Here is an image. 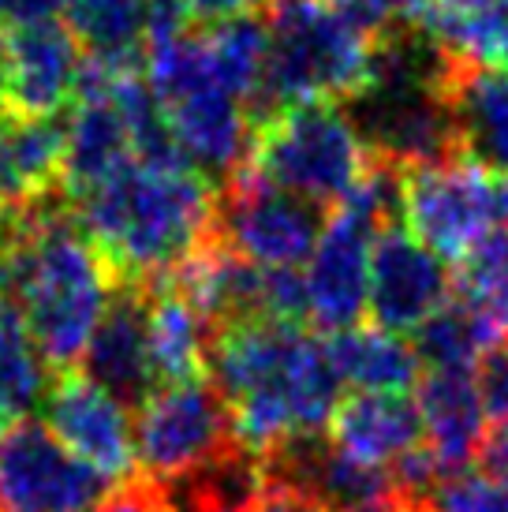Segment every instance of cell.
Masks as SVG:
<instances>
[{"label":"cell","instance_id":"6da1fadb","mask_svg":"<svg viewBox=\"0 0 508 512\" xmlns=\"http://www.w3.org/2000/svg\"><path fill=\"white\" fill-rule=\"evenodd\" d=\"M206 370L228 404L232 438L254 456L288 438L325 434L340 404L325 341L292 322L251 318L213 329Z\"/></svg>","mask_w":508,"mask_h":512},{"label":"cell","instance_id":"7a4b0ae2","mask_svg":"<svg viewBox=\"0 0 508 512\" xmlns=\"http://www.w3.org/2000/svg\"><path fill=\"white\" fill-rule=\"evenodd\" d=\"M71 199V217L116 285H154L217 228V195L195 165L127 161Z\"/></svg>","mask_w":508,"mask_h":512},{"label":"cell","instance_id":"3957f363","mask_svg":"<svg viewBox=\"0 0 508 512\" xmlns=\"http://www.w3.org/2000/svg\"><path fill=\"white\" fill-rule=\"evenodd\" d=\"M0 292L23 314L49 367L83 359L116 277L101 262L68 210H42L0 221Z\"/></svg>","mask_w":508,"mask_h":512},{"label":"cell","instance_id":"277c9868","mask_svg":"<svg viewBox=\"0 0 508 512\" xmlns=\"http://www.w3.org/2000/svg\"><path fill=\"white\" fill-rule=\"evenodd\" d=\"M146 86L187 161L225 184L247 161L251 113L217 72L206 34L187 27L154 34L146 42Z\"/></svg>","mask_w":508,"mask_h":512},{"label":"cell","instance_id":"5b68a950","mask_svg":"<svg viewBox=\"0 0 508 512\" xmlns=\"http://www.w3.org/2000/svg\"><path fill=\"white\" fill-rule=\"evenodd\" d=\"M266 34V83L251 128L284 105L348 101L367 86L374 42L344 8L277 0Z\"/></svg>","mask_w":508,"mask_h":512},{"label":"cell","instance_id":"8992f818","mask_svg":"<svg viewBox=\"0 0 508 512\" xmlns=\"http://www.w3.org/2000/svg\"><path fill=\"white\" fill-rule=\"evenodd\" d=\"M370 165L374 157L340 101H299L254 124L240 169L329 210L367 180Z\"/></svg>","mask_w":508,"mask_h":512},{"label":"cell","instance_id":"52a82bcc","mask_svg":"<svg viewBox=\"0 0 508 512\" xmlns=\"http://www.w3.org/2000/svg\"><path fill=\"white\" fill-rule=\"evenodd\" d=\"M400 225L438 258H460L497 225H508V172L467 161L400 169Z\"/></svg>","mask_w":508,"mask_h":512},{"label":"cell","instance_id":"ba28073f","mask_svg":"<svg viewBox=\"0 0 508 512\" xmlns=\"http://www.w3.org/2000/svg\"><path fill=\"white\" fill-rule=\"evenodd\" d=\"M232 445V415L210 378L161 385L139 408L135 464L157 486H169L206 468Z\"/></svg>","mask_w":508,"mask_h":512},{"label":"cell","instance_id":"9c48e42d","mask_svg":"<svg viewBox=\"0 0 508 512\" xmlns=\"http://www.w3.org/2000/svg\"><path fill=\"white\" fill-rule=\"evenodd\" d=\"M325 217L329 214L322 206L262 184L247 169H236L225 180V191L217 195L213 236L254 266L296 270L311 262Z\"/></svg>","mask_w":508,"mask_h":512},{"label":"cell","instance_id":"30bf717a","mask_svg":"<svg viewBox=\"0 0 508 512\" xmlns=\"http://www.w3.org/2000/svg\"><path fill=\"white\" fill-rule=\"evenodd\" d=\"M113 483L34 419L0 434V512H94Z\"/></svg>","mask_w":508,"mask_h":512},{"label":"cell","instance_id":"8fae6325","mask_svg":"<svg viewBox=\"0 0 508 512\" xmlns=\"http://www.w3.org/2000/svg\"><path fill=\"white\" fill-rule=\"evenodd\" d=\"M86 49L60 19L15 27L4 34V86L0 105L12 116L57 120L79 98Z\"/></svg>","mask_w":508,"mask_h":512},{"label":"cell","instance_id":"7c38bea8","mask_svg":"<svg viewBox=\"0 0 508 512\" xmlns=\"http://www.w3.org/2000/svg\"><path fill=\"white\" fill-rule=\"evenodd\" d=\"M452 277L445 258L419 243L404 225L381 228L370 251L367 307L385 333H419L449 303Z\"/></svg>","mask_w":508,"mask_h":512},{"label":"cell","instance_id":"4fadbf2b","mask_svg":"<svg viewBox=\"0 0 508 512\" xmlns=\"http://www.w3.org/2000/svg\"><path fill=\"white\" fill-rule=\"evenodd\" d=\"M45 427L53 430L71 453L101 471L113 486L127 483L135 471V427L127 404L101 389L86 374L64 370L42 397Z\"/></svg>","mask_w":508,"mask_h":512},{"label":"cell","instance_id":"5bb4252c","mask_svg":"<svg viewBox=\"0 0 508 512\" xmlns=\"http://www.w3.org/2000/svg\"><path fill=\"white\" fill-rule=\"evenodd\" d=\"M146 303H150V285H116L83 352L86 378H94L127 408H142L161 385L150 359Z\"/></svg>","mask_w":508,"mask_h":512},{"label":"cell","instance_id":"9a60e30c","mask_svg":"<svg viewBox=\"0 0 508 512\" xmlns=\"http://www.w3.org/2000/svg\"><path fill=\"white\" fill-rule=\"evenodd\" d=\"M64 187V128L0 109V221L57 202Z\"/></svg>","mask_w":508,"mask_h":512},{"label":"cell","instance_id":"2e32d148","mask_svg":"<svg viewBox=\"0 0 508 512\" xmlns=\"http://www.w3.org/2000/svg\"><path fill=\"white\" fill-rule=\"evenodd\" d=\"M329 441L355 460L393 468L426 445L419 400L411 393H355L329 419Z\"/></svg>","mask_w":508,"mask_h":512},{"label":"cell","instance_id":"e0dca14e","mask_svg":"<svg viewBox=\"0 0 508 512\" xmlns=\"http://www.w3.org/2000/svg\"><path fill=\"white\" fill-rule=\"evenodd\" d=\"M415 400L423 412L426 449L438 460V468L449 475L467 471L486 441V408L475 389L471 370H423L415 382Z\"/></svg>","mask_w":508,"mask_h":512},{"label":"cell","instance_id":"ac0fdd59","mask_svg":"<svg viewBox=\"0 0 508 512\" xmlns=\"http://www.w3.org/2000/svg\"><path fill=\"white\" fill-rule=\"evenodd\" d=\"M449 105L460 161L508 172V68H456Z\"/></svg>","mask_w":508,"mask_h":512},{"label":"cell","instance_id":"d6986e66","mask_svg":"<svg viewBox=\"0 0 508 512\" xmlns=\"http://www.w3.org/2000/svg\"><path fill=\"white\" fill-rule=\"evenodd\" d=\"M325 352L340 385H352L359 393H408L423 378L419 352L404 337L378 326L337 329L329 333Z\"/></svg>","mask_w":508,"mask_h":512},{"label":"cell","instance_id":"ffe728a7","mask_svg":"<svg viewBox=\"0 0 508 512\" xmlns=\"http://www.w3.org/2000/svg\"><path fill=\"white\" fill-rule=\"evenodd\" d=\"M146 326H150V359L157 382L180 385L206 378L213 326L165 281L150 285Z\"/></svg>","mask_w":508,"mask_h":512},{"label":"cell","instance_id":"44dd1931","mask_svg":"<svg viewBox=\"0 0 508 512\" xmlns=\"http://www.w3.org/2000/svg\"><path fill=\"white\" fill-rule=\"evenodd\" d=\"M68 19L86 57L139 64L150 42L154 0H68Z\"/></svg>","mask_w":508,"mask_h":512},{"label":"cell","instance_id":"7402d4cb","mask_svg":"<svg viewBox=\"0 0 508 512\" xmlns=\"http://www.w3.org/2000/svg\"><path fill=\"white\" fill-rule=\"evenodd\" d=\"M45 363L30 337L23 314L0 292V434L23 423L30 408H38L49 389Z\"/></svg>","mask_w":508,"mask_h":512},{"label":"cell","instance_id":"603a6c76","mask_svg":"<svg viewBox=\"0 0 508 512\" xmlns=\"http://www.w3.org/2000/svg\"><path fill=\"white\" fill-rule=\"evenodd\" d=\"M497 341L501 333L479 311H471L464 299H449L415 333V352L423 370H475Z\"/></svg>","mask_w":508,"mask_h":512},{"label":"cell","instance_id":"cb8c5ba5","mask_svg":"<svg viewBox=\"0 0 508 512\" xmlns=\"http://www.w3.org/2000/svg\"><path fill=\"white\" fill-rule=\"evenodd\" d=\"M460 299L508 337V225H497L460 258Z\"/></svg>","mask_w":508,"mask_h":512},{"label":"cell","instance_id":"d4e9b609","mask_svg":"<svg viewBox=\"0 0 508 512\" xmlns=\"http://www.w3.org/2000/svg\"><path fill=\"white\" fill-rule=\"evenodd\" d=\"M426 512H508V486L490 479L486 471H460L434 490Z\"/></svg>","mask_w":508,"mask_h":512},{"label":"cell","instance_id":"484cf974","mask_svg":"<svg viewBox=\"0 0 508 512\" xmlns=\"http://www.w3.org/2000/svg\"><path fill=\"white\" fill-rule=\"evenodd\" d=\"M266 4L277 0H154V23H150V38L165 34V30L187 27V19H206V23H225V19H240L254 15Z\"/></svg>","mask_w":508,"mask_h":512},{"label":"cell","instance_id":"4316f807","mask_svg":"<svg viewBox=\"0 0 508 512\" xmlns=\"http://www.w3.org/2000/svg\"><path fill=\"white\" fill-rule=\"evenodd\" d=\"M471 374H475V389L482 397L486 419L508 423V341H497Z\"/></svg>","mask_w":508,"mask_h":512},{"label":"cell","instance_id":"83f0119b","mask_svg":"<svg viewBox=\"0 0 508 512\" xmlns=\"http://www.w3.org/2000/svg\"><path fill=\"white\" fill-rule=\"evenodd\" d=\"M94 512H176L169 505V494L150 479H127L120 490H109V498L101 501Z\"/></svg>","mask_w":508,"mask_h":512},{"label":"cell","instance_id":"f1b7e54d","mask_svg":"<svg viewBox=\"0 0 508 512\" xmlns=\"http://www.w3.org/2000/svg\"><path fill=\"white\" fill-rule=\"evenodd\" d=\"M240 512H329V509H325L322 501H314L311 494H303V490L266 483Z\"/></svg>","mask_w":508,"mask_h":512},{"label":"cell","instance_id":"f546056e","mask_svg":"<svg viewBox=\"0 0 508 512\" xmlns=\"http://www.w3.org/2000/svg\"><path fill=\"white\" fill-rule=\"evenodd\" d=\"M68 12V0H0V27H30Z\"/></svg>","mask_w":508,"mask_h":512},{"label":"cell","instance_id":"4dcf8cb0","mask_svg":"<svg viewBox=\"0 0 508 512\" xmlns=\"http://www.w3.org/2000/svg\"><path fill=\"white\" fill-rule=\"evenodd\" d=\"M479 460H482V471L497 479L501 486H508V423H497L486 441H482L479 449Z\"/></svg>","mask_w":508,"mask_h":512},{"label":"cell","instance_id":"1f68e13d","mask_svg":"<svg viewBox=\"0 0 508 512\" xmlns=\"http://www.w3.org/2000/svg\"><path fill=\"white\" fill-rule=\"evenodd\" d=\"M0 86H4V38H0Z\"/></svg>","mask_w":508,"mask_h":512}]
</instances>
